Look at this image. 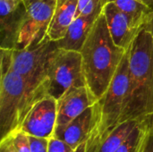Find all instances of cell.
<instances>
[{
	"instance_id": "cell-15",
	"label": "cell",
	"mask_w": 153,
	"mask_h": 152,
	"mask_svg": "<svg viewBox=\"0 0 153 152\" xmlns=\"http://www.w3.org/2000/svg\"><path fill=\"white\" fill-rule=\"evenodd\" d=\"M105 2L114 3L130 19L132 25L135 29H140L147 15L152 12L146 5L138 0H105Z\"/></svg>"
},
{
	"instance_id": "cell-7",
	"label": "cell",
	"mask_w": 153,
	"mask_h": 152,
	"mask_svg": "<svg viewBox=\"0 0 153 152\" xmlns=\"http://www.w3.org/2000/svg\"><path fill=\"white\" fill-rule=\"evenodd\" d=\"M56 120L57 100L47 93L33 103L19 130L30 136L50 139L54 136Z\"/></svg>"
},
{
	"instance_id": "cell-10",
	"label": "cell",
	"mask_w": 153,
	"mask_h": 152,
	"mask_svg": "<svg viewBox=\"0 0 153 152\" xmlns=\"http://www.w3.org/2000/svg\"><path fill=\"white\" fill-rule=\"evenodd\" d=\"M109 33L115 44L128 50L140 29H135L129 17L114 3L105 2L102 7Z\"/></svg>"
},
{
	"instance_id": "cell-17",
	"label": "cell",
	"mask_w": 153,
	"mask_h": 152,
	"mask_svg": "<svg viewBox=\"0 0 153 152\" xmlns=\"http://www.w3.org/2000/svg\"><path fill=\"white\" fill-rule=\"evenodd\" d=\"M14 147L17 152H31L30 137L27 133L21 130H17L11 133Z\"/></svg>"
},
{
	"instance_id": "cell-12",
	"label": "cell",
	"mask_w": 153,
	"mask_h": 152,
	"mask_svg": "<svg viewBox=\"0 0 153 152\" xmlns=\"http://www.w3.org/2000/svg\"><path fill=\"white\" fill-rule=\"evenodd\" d=\"M79 0H56L47 37L56 42L65 38L69 26L77 14Z\"/></svg>"
},
{
	"instance_id": "cell-1",
	"label": "cell",
	"mask_w": 153,
	"mask_h": 152,
	"mask_svg": "<svg viewBox=\"0 0 153 152\" xmlns=\"http://www.w3.org/2000/svg\"><path fill=\"white\" fill-rule=\"evenodd\" d=\"M126 52L113 41L101 11L80 50L86 86L96 101L105 95Z\"/></svg>"
},
{
	"instance_id": "cell-22",
	"label": "cell",
	"mask_w": 153,
	"mask_h": 152,
	"mask_svg": "<svg viewBox=\"0 0 153 152\" xmlns=\"http://www.w3.org/2000/svg\"><path fill=\"white\" fill-rule=\"evenodd\" d=\"M143 27H144L152 36L153 39V11H152L147 17L145 18V21L143 24Z\"/></svg>"
},
{
	"instance_id": "cell-3",
	"label": "cell",
	"mask_w": 153,
	"mask_h": 152,
	"mask_svg": "<svg viewBox=\"0 0 153 152\" xmlns=\"http://www.w3.org/2000/svg\"><path fill=\"white\" fill-rule=\"evenodd\" d=\"M0 70V134L3 139L19 130L33 103L48 92L45 83H30L4 61Z\"/></svg>"
},
{
	"instance_id": "cell-23",
	"label": "cell",
	"mask_w": 153,
	"mask_h": 152,
	"mask_svg": "<svg viewBox=\"0 0 153 152\" xmlns=\"http://www.w3.org/2000/svg\"><path fill=\"white\" fill-rule=\"evenodd\" d=\"M91 0H79L78 1V8H77V14H76V17L78 15L81 14V13L83 11V9L86 7V5L91 2Z\"/></svg>"
},
{
	"instance_id": "cell-21",
	"label": "cell",
	"mask_w": 153,
	"mask_h": 152,
	"mask_svg": "<svg viewBox=\"0 0 153 152\" xmlns=\"http://www.w3.org/2000/svg\"><path fill=\"white\" fill-rule=\"evenodd\" d=\"M142 152H153V119L150 125Z\"/></svg>"
},
{
	"instance_id": "cell-18",
	"label": "cell",
	"mask_w": 153,
	"mask_h": 152,
	"mask_svg": "<svg viewBox=\"0 0 153 152\" xmlns=\"http://www.w3.org/2000/svg\"><path fill=\"white\" fill-rule=\"evenodd\" d=\"M85 146L82 145L78 149H74L63 141L52 137L48 142V152H85Z\"/></svg>"
},
{
	"instance_id": "cell-5",
	"label": "cell",
	"mask_w": 153,
	"mask_h": 152,
	"mask_svg": "<svg viewBox=\"0 0 153 152\" xmlns=\"http://www.w3.org/2000/svg\"><path fill=\"white\" fill-rule=\"evenodd\" d=\"M45 84L48 94L56 100L69 89L86 85L80 51L56 47L48 62Z\"/></svg>"
},
{
	"instance_id": "cell-11",
	"label": "cell",
	"mask_w": 153,
	"mask_h": 152,
	"mask_svg": "<svg viewBox=\"0 0 153 152\" xmlns=\"http://www.w3.org/2000/svg\"><path fill=\"white\" fill-rule=\"evenodd\" d=\"M22 0H0L2 48H14L17 31L23 15Z\"/></svg>"
},
{
	"instance_id": "cell-19",
	"label": "cell",
	"mask_w": 153,
	"mask_h": 152,
	"mask_svg": "<svg viewBox=\"0 0 153 152\" xmlns=\"http://www.w3.org/2000/svg\"><path fill=\"white\" fill-rule=\"evenodd\" d=\"M30 150L31 152H48V142L49 139L46 138H38L30 136Z\"/></svg>"
},
{
	"instance_id": "cell-14",
	"label": "cell",
	"mask_w": 153,
	"mask_h": 152,
	"mask_svg": "<svg viewBox=\"0 0 153 152\" xmlns=\"http://www.w3.org/2000/svg\"><path fill=\"white\" fill-rule=\"evenodd\" d=\"M147 118V117H146ZM145 118L127 120L117 125L99 144L94 152H114L131 135L134 130Z\"/></svg>"
},
{
	"instance_id": "cell-6",
	"label": "cell",
	"mask_w": 153,
	"mask_h": 152,
	"mask_svg": "<svg viewBox=\"0 0 153 152\" xmlns=\"http://www.w3.org/2000/svg\"><path fill=\"white\" fill-rule=\"evenodd\" d=\"M56 2V0H22L24 12L14 48L24 49L47 38Z\"/></svg>"
},
{
	"instance_id": "cell-9",
	"label": "cell",
	"mask_w": 153,
	"mask_h": 152,
	"mask_svg": "<svg viewBox=\"0 0 153 152\" xmlns=\"http://www.w3.org/2000/svg\"><path fill=\"white\" fill-rule=\"evenodd\" d=\"M96 102L86 85L69 89L57 99L56 126L68 124Z\"/></svg>"
},
{
	"instance_id": "cell-4",
	"label": "cell",
	"mask_w": 153,
	"mask_h": 152,
	"mask_svg": "<svg viewBox=\"0 0 153 152\" xmlns=\"http://www.w3.org/2000/svg\"><path fill=\"white\" fill-rule=\"evenodd\" d=\"M56 47V42L47 37L24 49L1 47V61L30 83L42 85L46 81L50 56Z\"/></svg>"
},
{
	"instance_id": "cell-13",
	"label": "cell",
	"mask_w": 153,
	"mask_h": 152,
	"mask_svg": "<svg viewBox=\"0 0 153 152\" xmlns=\"http://www.w3.org/2000/svg\"><path fill=\"white\" fill-rule=\"evenodd\" d=\"M100 14L90 16L78 15L68 28L64 39L56 41L57 47L68 50L80 51L91 31L92 25Z\"/></svg>"
},
{
	"instance_id": "cell-16",
	"label": "cell",
	"mask_w": 153,
	"mask_h": 152,
	"mask_svg": "<svg viewBox=\"0 0 153 152\" xmlns=\"http://www.w3.org/2000/svg\"><path fill=\"white\" fill-rule=\"evenodd\" d=\"M152 116L145 118L131 133L128 139L114 152H142Z\"/></svg>"
},
{
	"instance_id": "cell-24",
	"label": "cell",
	"mask_w": 153,
	"mask_h": 152,
	"mask_svg": "<svg viewBox=\"0 0 153 152\" xmlns=\"http://www.w3.org/2000/svg\"><path fill=\"white\" fill-rule=\"evenodd\" d=\"M138 1L143 4L144 5H146L152 11H153V0H138Z\"/></svg>"
},
{
	"instance_id": "cell-8",
	"label": "cell",
	"mask_w": 153,
	"mask_h": 152,
	"mask_svg": "<svg viewBox=\"0 0 153 152\" xmlns=\"http://www.w3.org/2000/svg\"><path fill=\"white\" fill-rule=\"evenodd\" d=\"M99 111L98 101L68 124L56 126L53 137L63 141L74 149L86 145L98 124Z\"/></svg>"
},
{
	"instance_id": "cell-2",
	"label": "cell",
	"mask_w": 153,
	"mask_h": 152,
	"mask_svg": "<svg viewBox=\"0 0 153 152\" xmlns=\"http://www.w3.org/2000/svg\"><path fill=\"white\" fill-rule=\"evenodd\" d=\"M128 55L129 89L119 124L153 116V39L144 27L139 30Z\"/></svg>"
},
{
	"instance_id": "cell-20",
	"label": "cell",
	"mask_w": 153,
	"mask_h": 152,
	"mask_svg": "<svg viewBox=\"0 0 153 152\" xmlns=\"http://www.w3.org/2000/svg\"><path fill=\"white\" fill-rule=\"evenodd\" d=\"M0 152H17L14 147L13 137L11 134L1 139L0 141Z\"/></svg>"
}]
</instances>
